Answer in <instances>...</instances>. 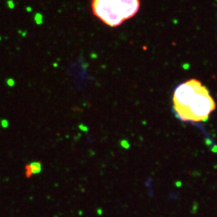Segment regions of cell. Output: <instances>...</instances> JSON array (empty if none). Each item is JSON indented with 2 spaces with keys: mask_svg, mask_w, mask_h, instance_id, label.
Segmentation results:
<instances>
[{
  "mask_svg": "<svg viewBox=\"0 0 217 217\" xmlns=\"http://www.w3.org/2000/svg\"><path fill=\"white\" fill-rule=\"evenodd\" d=\"M1 125L3 128H6L8 127V125H9V123H8V121L6 120H2L1 122Z\"/></svg>",
  "mask_w": 217,
  "mask_h": 217,
  "instance_id": "obj_6",
  "label": "cell"
},
{
  "mask_svg": "<svg viewBox=\"0 0 217 217\" xmlns=\"http://www.w3.org/2000/svg\"><path fill=\"white\" fill-rule=\"evenodd\" d=\"M173 108L178 119L199 123L208 119L216 108V103L206 87L200 80L190 79L176 87Z\"/></svg>",
  "mask_w": 217,
  "mask_h": 217,
  "instance_id": "obj_1",
  "label": "cell"
},
{
  "mask_svg": "<svg viewBox=\"0 0 217 217\" xmlns=\"http://www.w3.org/2000/svg\"><path fill=\"white\" fill-rule=\"evenodd\" d=\"M1 40V37H0V40Z\"/></svg>",
  "mask_w": 217,
  "mask_h": 217,
  "instance_id": "obj_7",
  "label": "cell"
},
{
  "mask_svg": "<svg viewBox=\"0 0 217 217\" xmlns=\"http://www.w3.org/2000/svg\"><path fill=\"white\" fill-rule=\"evenodd\" d=\"M42 170V165L39 161L33 162L25 166V176L27 178H30L33 174L40 173Z\"/></svg>",
  "mask_w": 217,
  "mask_h": 217,
  "instance_id": "obj_3",
  "label": "cell"
},
{
  "mask_svg": "<svg viewBox=\"0 0 217 217\" xmlns=\"http://www.w3.org/2000/svg\"><path fill=\"white\" fill-rule=\"evenodd\" d=\"M91 7L95 17L115 28L137 14L140 0H92Z\"/></svg>",
  "mask_w": 217,
  "mask_h": 217,
  "instance_id": "obj_2",
  "label": "cell"
},
{
  "mask_svg": "<svg viewBox=\"0 0 217 217\" xmlns=\"http://www.w3.org/2000/svg\"><path fill=\"white\" fill-rule=\"evenodd\" d=\"M6 83H7V85L9 86V87H13V86L14 85V84H15V82H14V80L12 79V78H9V79H8V80H6Z\"/></svg>",
  "mask_w": 217,
  "mask_h": 217,
  "instance_id": "obj_5",
  "label": "cell"
},
{
  "mask_svg": "<svg viewBox=\"0 0 217 217\" xmlns=\"http://www.w3.org/2000/svg\"><path fill=\"white\" fill-rule=\"evenodd\" d=\"M7 5L9 6V9H13L14 8V6H15V4H14V2L12 1V0H9V1H7Z\"/></svg>",
  "mask_w": 217,
  "mask_h": 217,
  "instance_id": "obj_4",
  "label": "cell"
}]
</instances>
